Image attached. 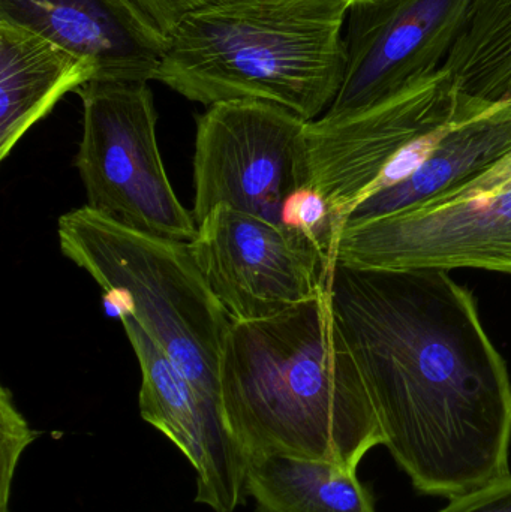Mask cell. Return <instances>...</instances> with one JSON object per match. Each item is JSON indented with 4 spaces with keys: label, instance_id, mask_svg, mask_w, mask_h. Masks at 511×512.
<instances>
[{
    "label": "cell",
    "instance_id": "obj_6",
    "mask_svg": "<svg viewBox=\"0 0 511 512\" xmlns=\"http://www.w3.org/2000/svg\"><path fill=\"white\" fill-rule=\"evenodd\" d=\"M333 262L511 274V153L440 197L392 215L348 222L336 236Z\"/></svg>",
    "mask_w": 511,
    "mask_h": 512
},
{
    "label": "cell",
    "instance_id": "obj_15",
    "mask_svg": "<svg viewBox=\"0 0 511 512\" xmlns=\"http://www.w3.org/2000/svg\"><path fill=\"white\" fill-rule=\"evenodd\" d=\"M245 490L258 512H377L357 471L302 457H249Z\"/></svg>",
    "mask_w": 511,
    "mask_h": 512
},
{
    "label": "cell",
    "instance_id": "obj_5",
    "mask_svg": "<svg viewBox=\"0 0 511 512\" xmlns=\"http://www.w3.org/2000/svg\"><path fill=\"white\" fill-rule=\"evenodd\" d=\"M83 137L75 167L87 207L134 230L192 243L198 225L174 194L144 81H90L80 90Z\"/></svg>",
    "mask_w": 511,
    "mask_h": 512
},
{
    "label": "cell",
    "instance_id": "obj_7",
    "mask_svg": "<svg viewBox=\"0 0 511 512\" xmlns=\"http://www.w3.org/2000/svg\"><path fill=\"white\" fill-rule=\"evenodd\" d=\"M306 123L272 102L210 105L197 119V225L218 206L281 224L285 201L311 185Z\"/></svg>",
    "mask_w": 511,
    "mask_h": 512
},
{
    "label": "cell",
    "instance_id": "obj_4",
    "mask_svg": "<svg viewBox=\"0 0 511 512\" xmlns=\"http://www.w3.org/2000/svg\"><path fill=\"white\" fill-rule=\"evenodd\" d=\"M60 249L123 304L150 339L221 406L219 361L230 316L204 280L189 243L153 236L84 206L57 224ZM120 313V315H122Z\"/></svg>",
    "mask_w": 511,
    "mask_h": 512
},
{
    "label": "cell",
    "instance_id": "obj_1",
    "mask_svg": "<svg viewBox=\"0 0 511 512\" xmlns=\"http://www.w3.org/2000/svg\"><path fill=\"white\" fill-rule=\"evenodd\" d=\"M324 288L396 465L453 499L510 475L511 378L449 271L333 262Z\"/></svg>",
    "mask_w": 511,
    "mask_h": 512
},
{
    "label": "cell",
    "instance_id": "obj_3",
    "mask_svg": "<svg viewBox=\"0 0 511 512\" xmlns=\"http://www.w3.org/2000/svg\"><path fill=\"white\" fill-rule=\"evenodd\" d=\"M344 0H219L182 18L156 72L189 101H264L320 119L344 81Z\"/></svg>",
    "mask_w": 511,
    "mask_h": 512
},
{
    "label": "cell",
    "instance_id": "obj_12",
    "mask_svg": "<svg viewBox=\"0 0 511 512\" xmlns=\"http://www.w3.org/2000/svg\"><path fill=\"white\" fill-rule=\"evenodd\" d=\"M0 20L92 60L95 81L155 80L168 38L134 0H0Z\"/></svg>",
    "mask_w": 511,
    "mask_h": 512
},
{
    "label": "cell",
    "instance_id": "obj_9",
    "mask_svg": "<svg viewBox=\"0 0 511 512\" xmlns=\"http://www.w3.org/2000/svg\"><path fill=\"white\" fill-rule=\"evenodd\" d=\"M189 245L231 322L272 318L324 291L327 264L320 252L266 219L215 207Z\"/></svg>",
    "mask_w": 511,
    "mask_h": 512
},
{
    "label": "cell",
    "instance_id": "obj_14",
    "mask_svg": "<svg viewBox=\"0 0 511 512\" xmlns=\"http://www.w3.org/2000/svg\"><path fill=\"white\" fill-rule=\"evenodd\" d=\"M509 153L511 102L486 101L444 132L419 170L360 203L345 224L392 215L440 197L476 179Z\"/></svg>",
    "mask_w": 511,
    "mask_h": 512
},
{
    "label": "cell",
    "instance_id": "obj_10",
    "mask_svg": "<svg viewBox=\"0 0 511 512\" xmlns=\"http://www.w3.org/2000/svg\"><path fill=\"white\" fill-rule=\"evenodd\" d=\"M474 0H380L348 9L344 81L326 117L380 104L443 68Z\"/></svg>",
    "mask_w": 511,
    "mask_h": 512
},
{
    "label": "cell",
    "instance_id": "obj_8",
    "mask_svg": "<svg viewBox=\"0 0 511 512\" xmlns=\"http://www.w3.org/2000/svg\"><path fill=\"white\" fill-rule=\"evenodd\" d=\"M482 102L441 68L380 104L306 123L309 186L329 203L338 234L393 161Z\"/></svg>",
    "mask_w": 511,
    "mask_h": 512
},
{
    "label": "cell",
    "instance_id": "obj_13",
    "mask_svg": "<svg viewBox=\"0 0 511 512\" xmlns=\"http://www.w3.org/2000/svg\"><path fill=\"white\" fill-rule=\"evenodd\" d=\"M95 63L51 39L0 20V159L60 98L96 80Z\"/></svg>",
    "mask_w": 511,
    "mask_h": 512
},
{
    "label": "cell",
    "instance_id": "obj_17",
    "mask_svg": "<svg viewBox=\"0 0 511 512\" xmlns=\"http://www.w3.org/2000/svg\"><path fill=\"white\" fill-rule=\"evenodd\" d=\"M41 433L33 430L14 403L11 391H0V512H9L12 481L21 454Z\"/></svg>",
    "mask_w": 511,
    "mask_h": 512
},
{
    "label": "cell",
    "instance_id": "obj_20",
    "mask_svg": "<svg viewBox=\"0 0 511 512\" xmlns=\"http://www.w3.org/2000/svg\"><path fill=\"white\" fill-rule=\"evenodd\" d=\"M344 2L347 3L348 8H354V6L372 5L380 0H344Z\"/></svg>",
    "mask_w": 511,
    "mask_h": 512
},
{
    "label": "cell",
    "instance_id": "obj_16",
    "mask_svg": "<svg viewBox=\"0 0 511 512\" xmlns=\"http://www.w3.org/2000/svg\"><path fill=\"white\" fill-rule=\"evenodd\" d=\"M443 69L468 95L511 102V0H474Z\"/></svg>",
    "mask_w": 511,
    "mask_h": 512
},
{
    "label": "cell",
    "instance_id": "obj_2",
    "mask_svg": "<svg viewBox=\"0 0 511 512\" xmlns=\"http://www.w3.org/2000/svg\"><path fill=\"white\" fill-rule=\"evenodd\" d=\"M222 411L243 456L302 457L357 471L383 433L326 288L272 318L231 322Z\"/></svg>",
    "mask_w": 511,
    "mask_h": 512
},
{
    "label": "cell",
    "instance_id": "obj_19",
    "mask_svg": "<svg viewBox=\"0 0 511 512\" xmlns=\"http://www.w3.org/2000/svg\"><path fill=\"white\" fill-rule=\"evenodd\" d=\"M134 2L168 38L183 17L219 0H134Z\"/></svg>",
    "mask_w": 511,
    "mask_h": 512
},
{
    "label": "cell",
    "instance_id": "obj_11",
    "mask_svg": "<svg viewBox=\"0 0 511 512\" xmlns=\"http://www.w3.org/2000/svg\"><path fill=\"white\" fill-rule=\"evenodd\" d=\"M141 369L140 414L189 460L197 504L234 512L245 504L246 459L221 406L207 399L129 312L120 315Z\"/></svg>",
    "mask_w": 511,
    "mask_h": 512
},
{
    "label": "cell",
    "instance_id": "obj_18",
    "mask_svg": "<svg viewBox=\"0 0 511 512\" xmlns=\"http://www.w3.org/2000/svg\"><path fill=\"white\" fill-rule=\"evenodd\" d=\"M438 512H511V474L450 499Z\"/></svg>",
    "mask_w": 511,
    "mask_h": 512
}]
</instances>
